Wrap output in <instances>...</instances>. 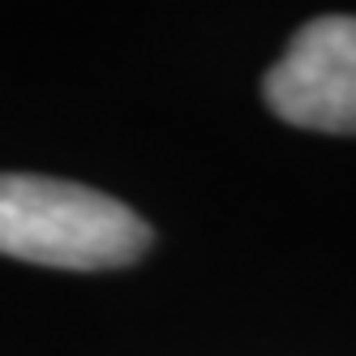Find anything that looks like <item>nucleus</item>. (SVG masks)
<instances>
[{
    "instance_id": "f257e3e1",
    "label": "nucleus",
    "mask_w": 356,
    "mask_h": 356,
    "mask_svg": "<svg viewBox=\"0 0 356 356\" xmlns=\"http://www.w3.org/2000/svg\"><path fill=\"white\" fill-rule=\"evenodd\" d=\"M150 227L124 202L52 176H0V253L60 270H112L142 258Z\"/></svg>"
},
{
    "instance_id": "f03ea898",
    "label": "nucleus",
    "mask_w": 356,
    "mask_h": 356,
    "mask_svg": "<svg viewBox=\"0 0 356 356\" xmlns=\"http://www.w3.org/2000/svg\"><path fill=\"white\" fill-rule=\"evenodd\" d=\"M279 120L318 134H356V17H314L266 73Z\"/></svg>"
}]
</instances>
